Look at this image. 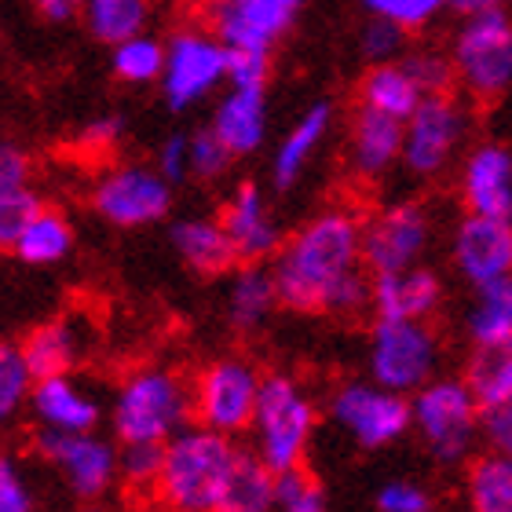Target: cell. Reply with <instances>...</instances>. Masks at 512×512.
Wrapping results in <instances>:
<instances>
[{"label": "cell", "mask_w": 512, "mask_h": 512, "mask_svg": "<svg viewBox=\"0 0 512 512\" xmlns=\"http://www.w3.org/2000/svg\"><path fill=\"white\" fill-rule=\"evenodd\" d=\"M381 512H432V494L414 480H392L384 483L377 494Z\"/></svg>", "instance_id": "cell-42"}, {"label": "cell", "mask_w": 512, "mask_h": 512, "mask_svg": "<svg viewBox=\"0 0 512 512\" xmlns=\"http://www.w3.org/2000/svg\"><path fill=\"white\" fill-rule=\"evenodd\" d=\"M359 99H363V107H374L381 114L406 121L421 107L425 92L417 88V81L403 63H374V70L359 85Z\"/></svg>", "instance_id": "cell-29"}, {"label": "cell", "mask_w": 512, "mask_h": 512, "mask_svg": "<svg viewBox=\"0 0 512 512\" xmlns=\"http://www.w3.org/2000/svg\"><path fill=\"white\" fill-rule=\"evenodd\" d=\"M19 348H22V355H26L30 370L37 374V381H41V377H55L70 370V363H74V355H77V333L70 322L55 319L26 333V341H22Z\"/></svg>", "instance_id": "cell-32"}, {"label": "cell", "mask_w": 512, "mask_h": 512, "mask_svg": "<svg viewBox=\"0 0 512 512\" xmlns=\"http://www.w3.org/2000/svg\"><path fill=\"white\" fill-rule=\"evenodd\" d=\"M363 4L374 11L377 19H392L403 30H417V26H425L450 0H363Z\"/></svg>", "instance_id": "cell-40"}, {"label": "cell", "mask_w": 512, "mask_h": 512, "mask_svg": "<svg viewBox=\"0 0 512 512\" xmlns=\"http://www.w3.org/2000/svg\"><path fill=\"white\" fill-rule=\"evenodd\" d=\"M315 425H319V414H315V399L308 395V388L289 374H264L260 406H256L249 436L267 469L275 476L304 469Z\"/></svg>", "instance_id": "cell-4"}, {"label": "cell", "mask_w": 512, "mask_h": 512, "mask_svg": "<svg viewBox=\"0 0 512 512\" xmlns=\"http://www.w3.org/2000/svg\"><path fill=\"white\" fill-rule=\"evenodd\" d=\"M432 242V216L421 202H392L363 227V260L370 275L417 267Z\"/></svg>", "instance_id": "cell-11"}, {"label": "cell", "mask_w": 512, "mask_h": 512, "mask_svg": "<svg viewBox=\"0 0 512 512\" xmlns=\"http://www.w3.org/2000/svg\"><path fill=\"white\" fill-rule=\"evenodd\" d=\"M278 304L282 297L275 286V271H267L264 264H246L227 289V322L235 333H256L275 315Z\"/></svg>", "instance_id": "cell-23"}, {"label": "cell", "mask_w": 512, "mask_h": 512, "mask_svg": "<svg viewBox=\"0 0 512 512\" xmlns=\"http://www.w3.org/2000/svg\"><path fill=\"white\" fill-rule=\"evenodd\" d=\"M172 249L198 275H227L235 264H242L224 220H209V216L176 220L172 224Z\"/></svg>", "instance_id": "cell-22"}, {"label": "cell", "mask_w": 512, "mask_h": 512, "mask_svg": "<svg viewBox=\"0 0 512 512\" xmlns=\"http://www.w3.org/2000/svg\"><path fill=\"white\" fill-rule=\"evenodd\" d=\"M118 136H121V121L118 118H103V121H96V125H88L85 143H88V147H110Z\"/></svg>", "instance_id": "cell-50"}, {"label": "cell", "mask_w": 512, "mask_h": 512, "mask_svg": "<svg viewBox=\"0 0 512 512\" xmlns=\"http://www.w3.org/2000/svg\"><path fill=\"white\" fill-rule=\"evenodd\" d=\"M224 220L227 235L235 242L238 260L242 264H264L267 256H278V249L286 246L282 242V231H278L275 216L267 209V198L256 183H242L231 202L224 205Z\"/></svg>", "instance_id": "cell-18"}, {"label": "cell", "mask_w": 512, "mask_h": 512, "mask_svg": "<svg viewBox=\"0 0 512 512\" xmlns=\"http://www.w3.org/2000/svg\"><path fill=\"white\" fill-rule=\"evenodd\" d=\"M227 81V44L216 33L180 30L165 48L161 92L172 110H187Z\"/></svg>", "instance_id": "cell-12"}, {"label": "cell", "mask_w": 512, "mask_h": 512, "mask_svg": "<svg viewBox=\"0 0 512 512\" xmlns=\"http://www.w3.org/2000/svg\"><path fill=\"white\" fill-rule=\"evenodd\" d=\"M461 136H465V110L450 96H425L421 107L406 118L403 165L421 180H432L447 169Z\"/></svg>", "instance_id": "cell-14"}, {"label": "cell", "mask_w": 512, "mask_h": 512, "mask_svg": "<svg viewBox=\"0 0 512 512\" xmlns=\"http://www.w3.org/2000/svg\"><path fill=\"white\" fill-rule=\"evenodd\" d=\"M403 66L410 70V77H414L417 88H421L425 96H447L450 85L458 81V74H454V59H443V55H436V52L410 55Z\"/></svg>", "instance_id": "cell-39"}, {"label": "cell", "mask_w": 512, "mask_h": 512, "mask_svg": "<svg viewBox=\"0 0 512 512\" xmlns=\"http://www.w3.org/2000/svg\"><path fill=\"white\" fill-rule=\"evenodd\" d=\"M0 512H33L30 483L11 465V458L0 461Z\"/></svg>", "instance_id": "cell-45"}, {"label": "cell", "mask_w": 512, "mask_h": 512, "mask_svg": "<svg viewBox=\"0 0 512 512\" xmlns=\"http://www.w3.org/2000/svg\"><path fill=\"white\" fill-rule=\"evenodd\" d=\"M147 19V4L143 0H85V22L92 37L103 44H125L139 37Z\"/></svg>", "instance_id": "cell-33"}, {"label": "cell", "mask_w": 512, "mask_h": 512, "mask_svg": "<svg viewBox=\"0 0 512 512\" xmlns=\"http://www.w3.org/2000/svg\"><path fill=\"white\" fill-rule=\"evenodd\" d=\"M439 333L428 319H377L370 330V381L384 384L399 395H414L439 370Z\"/></svg>", "instance_id": "cell-6"}, {"label": "cell", "mask_w": 512, "mask_h": 512, "mask_svg": "<svg viewBox=\"0 0 512 512\" xmlns=\"http://www.w3.org/2000/svg\"><path fill=\"white\" fill-rule=\"evenodd\" d=\"M454 267L472 286L512 275V220L465 213L454 227Z\"/></svg>", "instance_id": "cell-16"}, {"label": "cell", "mask_w": 512, "mask_h": 512, "mask_svg": "<svg viewBox=\"0 0 512 512\" xmlns=\"http://www.w3.org/2000/svg\"><path fill=\"white\" fill-rule=\"evenodd\" d=\"M454 74L476 103H494L512 85V22L502 8L469 15L454 37Z\"/></svg>", "instance_id": "cell-7"}, {"label": "cell", "mask_w": 512, "mask_h": 512, "mask_svg": "<svg viewBox=\"0 0 512 512\" xmlns=\"http://www.w3.org/2000/svg\"><path fill=\"white\" fill-rule=\"evenodd\" d=\"M260 388L264 374L249 359H216L194 377V417L198 425L224 432V436H242L253 428L256 406H260Z\"/></svg>", "instance_id": "cell-8"}, {"label": "cell", "mask_w": 512, "mask_h": 512, "mask_svg": "<svg viewBox=\"0 0 512 512\" xmlns=\"http://www.w3.org/2000/svg\"><path fill=\"white\" fill-rule=\"evenodd\" d=\"M235 458L238 447L231 436L205 425L183 428L165 443V465L154 491L158 502L169 512H216Z\"/></svg>", "instance_id": "cell-2"}, {"label": "cell", "mask_w": 512, "mask_h": 512, "mask_svg": "<svg viewBox=\"0 0 512 512\" xmlns=\"http://www.w3.org/2000/svg\"><path fill=\"white\" fill-rule=\"evenodd\" d=\"M194 417V384L176 370L147 366L121 381L110 421L121 443H169Z\"/></svg>", "instance_id": "cell-3"}, {"label": "cell", "mask_w": 512, "mask_h": 512, "mask_svg": "<svg viewBox=\"0 0 512 512\" xmlns=\"http://www.w3.org/2000/svg\"><path fill=\"white\" fill-rule=\"evenodd\" d=\"M483 439L491 443L494 454L512 458V406L483 410Z\"/></svg>", "instance_id": "cell-48"}, {"label": "cell", "mask_w": 512, "mask_h": 512, "mask_svg": "<svg viewBox=\"0 0 512 512\" xmlns=\"http://www.w3.org/2000/svg\"><path fill=\"white\" fill-rule=\"evenodd\" d=\"M33 447L52 469H59L70 491L77 498H99L110 491V483L118 480V450L107 439L92 436V432H55L41 428Z\"/></svg>", "instance_id": "cell-13"}, {"label": "cell", "mask_w": 512, "mask_h": 512, "mask_svg": "<svg viewBox=\"0 0 512 512\" xmlns=\"http://www.w3.org/2000/svg\"><path fill=\"white\" fill-rule=\"evenodd\" d=\"M304 0H209V30L227 48H264L293 26Z\"/></svg>", "instance_id": "cell-15"}, {"label": "cell", "mask_w": 512, "mask_h": 512, "mask_svg": "<svg viewBox=\"0 0 512 512\" xmlns=\"http://www.w3.org/2000/svg\"><path fill=\"white\" fill-rule=\"evenodd\" d=\"M278 509V476L267 469L256 450H238L235 469L227 476L216 512H275Z\"/></svg>", "instance_id": "cell-27"}, {"label": "cell", "mask_w": 512, "mask_h": 512, "mask_svg": "<svg viewBox=\"0 0 512 512\" xmlns=\"http://www.w3.org/2000/svg\"><path fill=\"white\" fill-rule=\"evenodd\" d=\"M172 205V180L150 165H118L92 187V209L114 227L158 224Z\"/></svg>", "instance_id": "cell-10"}, {"label": "cell", "mask_w": 512, "mask_h": 512, "mask_svg": "<svg viewBox=\"0 0 512 512\" xmlns=\"http://www.w3.org/2000/svg\"><path fill=\"white\" fill-rule=\"evenodd\" d=\"M70 246H74V231L66 224V216L55 213V209H44V205L19 227V235L8 242L15 260L30 267L59 264L70 253Z\"/></svg>", "instance_id": "cell-28"}, {"label": "cell", "mask_w": 512, "mask_h": 512, "mask_svg": "<svg viewBox=\"0 0 512 512\" xmlns=\"http://www.w3.org/2000/svg\"><path fill=\"white\" fill-rule=\"evenodd\" d=\"M461 202L476 216L512 220V154L502 143H480L465 158Z\"/></svg>", "instance_id": "cell-17"}, {"label": "cell", "mask_w": 512, "mask_h": 512, "mask_svg": "<svg viewBox=\"0 0 512 512\" xmlns=\"http://www.w3.org/2000/svg\"><path fill=\"white\" fill-rule=\"evenodd\" d=\"M271 52L264 48H227V81L231 88H256L267 81Z\"/></svg>", "instance_id": "cell-41"}, {"label": "cell", "mask_w": 512, "mask_h": 512, "mask_svg": "<svg viewBox=\"0 0 512 512\" xmlns=\"http://www.w3.org/2000/svg\"><path fill=\"white\" fill-rule=\"evenodd\" d=\"M158 169L165 180H183L191 172V139L187 136H169L158 147Z\"/></svg>", "instance_id": "cell-46"}, {"label": "cell", "mask_w": 512, "mask_h": 512, "mask_svg": "<svg viewBox=\"0 0 512 512\" xmlns=\"http://www.w3.org/2000/svg\"><path fill=\"white\" fill-rule=\"evenodd\" d=\"M278 512H330V509H326L319 483L311 480L304 469H297L278 476Z\"/></svg>", "instance_id": "cell-38"}, {"label": "cell", "mask_w": 512, "mask_h": 512, "mask_svg": "<svg viewBox=\"0 0 512 512\" xmlns=\"http://www.w3.org/2000/svg\"><path fill=\"white\" fill-rule=\"evenodd\" d=\"M33 421L55 432H92L99 421V403L66 374L41 377L30 395Z\"/></svg>", "instance_id": "cell-21"}, {"label": "cell", "mask_w": 512, "mask_h": 512, "mask_svg": "<svg viewBox=\"0 0 512 512\" xmlns=\"http://www.w3.org/2000/svg\"><path fill=\"white\" fill-rule=\"evenodd\" d=\"M465 381L483 410L512 406V341L494 344V348H472Z\"/></svg>", "instance_id": "cell-30"}, {"label": "cell", "mask_w": 512, "mask_h": 512, "mask_svg": "<svg viewBox=\"0 0 512 512\" xmlns=\"http://www.w3.org/2000/svg\"><path fill=\"white\" fill-rule=\"evenodd\" d=\"M363 227L366 220L348 205L311 216L271 264L282 304L308 315H355L374 308V282L366 278L370 267L363 260Z\"/></svg>", "instance_id": "cell-1"}, {"label": "cell", "mask_w": 512, "mask_h": 512, "mask_svg": "<svg viewBox=\"0 0 512 512\" xmlns=\"http://www.w3.org/2000/svg\"><path fill=\"white\" fill-rule=\"evenodd\" d=\"M333 421L352 436L363 450L392 447L414 428L410 399L377 381H344L330 395Z\"/></svg>", "instance_id": "cell-9"}, {"label": "cell", "mask_w": 512, "mask_h": 512, "mask_svg": "<svg viewBox=\"0 0 512 512\" xmlns=\"http://www.w3.org/2000/svg\"><path fill=\"white\" fill-rule=\"evenodd\" d=\"M326 128H330V103H315L311 110H304V118L297 125L289 128L275 150V161H271V183L278 191H289L304 176L308 161L315 158L319 143L326 139Z\"/></svg>", "instance_id": "cell-26"}, {"label": "cell", "mask_w": 512, "mask_h": 512, "mask_svg": "<svg viewBox=\"0 0 512 512\" xmlns=\"http://www.w3.org/2000/svg\"><path fill=\"white\" fill-rule=\"evenodd\" d=\"M114 74L128 85H147V81H161L165 74V48L150 37H132V41L114 48Z\"/></svg>", "instance_id": "cell-34"}, {"label": "cell", "mask_w": 512, "mask_h": 512, "mask_svg": "<svg viewBox=\"0 0 512 512\" xmlns=\"http://www.w3.org/2000/svg\"><path fill=\"white\" fill-rule=\"evenodd\" d=\"M264 85L256 88H231V96L220 103L213 118V132L227 143V150L242 158V154H253L260 143H264Z\"/></svg>", "instance_id": "cell-24"}, {"label": "cell", "mask_w": 512, "mask_h": 512, "mask_svg": "<svg viewBox=\"0 0 512 512\" xmlns=\"http://www.w3.org/2000/svg\"><path fill=\"white\" fill-rule=\"evenodd\" d=\"M443 304V286L428 267H406L392 275H374L377 319H432Z\"/></svg>", "instance_id": "cell-20"}, {"label": "cell", "mask_w": 512, "mask_h": 512, "mask_svg": "<svg viewBox=\"0 0 512 512\" xmlns=\"http://www.w3.org/2000/svg\"><path fill=\"white\" fill-rule=\"evenodd\" d=\"M465 333L472 348H494V344L512 341V275L472 286Z\"/></svg>", "instance_id": "cell-25"}, {"label": "cell", "mask_w": 512, "mask_h": 512, "mask_svg": "<svg viewBox=\"0 0 512 512\" xmlns=\"http://www.w3.org/2000/svg\"><path fill=\"white\" fill-rule=\"evenodd\" d=\"M231 158L235 154L227 150L224 139L216 136L213 125L191 136V176H198V180H220L227 165H231Z\"/></svg>", "instance_id": "cell-37"}, {"label": "cell", "mask_w": 512, "mask_h": 512, "mask_svg": "<svg viewBox=\"0 0 512 512\" xmlns=\"http://www.w3.org/2000/svg\"><path fill=\"white\" fill-rule=\"evenodd\" d=\"M37 388V374L30 370L22 348H4L0 352V414L11 417L15 410L30 406V395Z\"/></svg>", "instance_id": "cell-36"}, {"label": "cell", "mask_w": 512, "mask_h": 512, "mask_svg": "<svg viewBox=\"0 0 512 512\" xmlns=\"http://www.w3.org/2000/svg\"><path fill=\"white\" fill-rule=\"evenodd\" d=\"M465 505L469 512H512V458L483 454L465 472Z\"/></svg>", "instance_id": "cell-31"}, {"label": "cell", "mask_w": 512, "mask_h": 512, "mask_svg": "<svg viewBox=\"0 0 512 512\" xmlns=\"http://www.w3.org/2000/svg\"><path fill=\"white\" fill-rule=\"evenodd\" d=\"M403 143L406 121L374 107H359L348 132V165L359 180H381L395 161H403Z\"/></svg>", "instance_id": "cell-19"}, {"label": "cell", "mask_w": 512, "mask_h": 512, "mask_svg": "<svg viewBox=\"0 0 512 512\" xmlns=\"http://www.w3.org/2000/svg\"><path fill=\"white\" fill-rule=\"evenodd\" d=\"M403 26L392 19H377L363 30V55L370 63H392V55L403 48Z\"/></svg>", "instance_id": "cell-43"}, {"label": "cell", "mask_w": 512, "mask_h": 512, "mask_svg": "<svg viewBox=\"0 0 512 512\" xmlns=\"http://www.w3.org/2000/svg\"><path fill=\"white\" fill-rule=\"evenodd\" d=\"M37 209H41V202H37L33 187L19 194H0V242L8 246L11 238L19 235V227L26 224Z\"/></svg>", "instance_id": "cell-44"}, {"label": "cell", "mask_w": 512, "mask_h": 512, "mask_svg": "<svg viewBox=\"0 0 512 512\" xmlns=\"http://www.w3.org/2000/svg\"><path fill=\"white\" fill-rule=\"evenodd\" d=\"M30 4L37 8V15H41L44 22H66L85 8V0H30Z\"/></svg>", "instance_id": "cell-49"}, {"label": "cell", "mask_w": 512, "mask_h": 512, "mask_svg": "<svg viewBox=\"0 0 512 512\" xmlns=\"http://www.w3.org/2000/svg\"><path fill=\"white\" fill-rule=\"evenodd\" d=\"M30 191V161L15 147L0 150V194Z\"/></svg>", "instance_id": "cell-47"}, {"label": "cell", "mask_w": 512, "mask_h": 512, "mask_svg": "<svg viewBox=\"0 0 512 512\" xmlns=\"http://www.w3.org/2000/svg\"><path fill=\"white\" fill-rule=\"evenodd\" d=\"M505 0H450V8H458L465 19L469 15H483V11H498Z\"/></svg>", "instance_id": "cell-51"}, {"label": "cell", "mask_w": 512, "mask_h": 512, "mask_svg": "<svg viewBox=\"0 0 512 512\" xmlns=\"http://www.w3.org/2000/svg\"><path fill=\"white\" fill-rule=\"evenodd\" d=\"M165 443H125L118 450V476L132 491H158Z\"/></svg>", "instance_id": "cell-35"}, {"label": "cell", "mask_w": 512, "mask_h": 512, "mask_svg": "<svg viewBox=\"0 0 512 512\" xmlns=\"http://www.w3.org/2000/svg\"><path fill=\"white\" fill-rule=\"evenodd\" d=\"M410 410L421 443L443 465L469 458L483 432V406L465 377H432L410 395Z\"/></svg>", "instance_id": "cell-5"}]
</instances>
